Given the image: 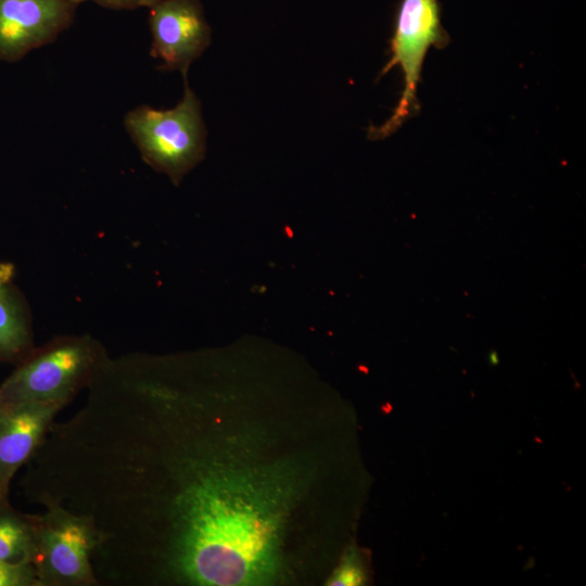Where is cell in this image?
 I'll return each instance as SVG.
<instances>
[{
    "mask_svg": "<svg viewBox=\"0 0 586 586\" xmlns=\"http://www.w3.org/2000/svg\"><path fill=\"white\" fill-rule=\"evenodd\" d=\"M105 360L102 345L89 335L56 337L34 347L0 384V405L23 402L65 405L90 384Z\"/></svg>",
    "mask_w": 586,
    "mask_h": 586,
    "instance_id": "cell-1",
    "label": "cell"
},
{
    "mask_svg": "<svg viewBox=\"0 0 586 586\" xmlns=\"http://www.w3.org/2000/svg\"><path fill=\"white\" fill-rule=\"evenodd\" d=\"M184 92L168 110L140 105L129 111L124 125L142 160L179 186L205 156L206 127L201 101L183 76Z\"/></svg>",
    "mask_w": 586,
    "mask_h": 586,
    "instance_id": "cell-2",
    "label": "cell"
},
{
    "mask_svg": "<svg viewBox=\"0 0 586 586\" xmlns=\"http://www.w3.org/2000/svg\"><path fill=\"white\" fill-rule=\"evenodd\" d=\"M449 42L450 38L441 23L437 0H402L390 41V59L379 77L398 66L403 73L404 88L391 116L382 125L367 129L370 140L392 136L404 123L419 114L417 93L424 59L431 48L444 49Z\"/></svg>",
    "mask_w": 586,
    "mask_h": 586,
    "instance_id": "cell-3",
    "label": "cell"
},
{
    "mask_svg": "<svg viewBox=\"0 0 586 586\" xmlns=\"http://www.w3.org/2000/svg\"><path fill=\"white\" fill-rule=\"evenodd\" d=\"M36 519L37 552L34 564L41 586L98 584L92 556L99 537L91 520L60 505L44 502Z\"/></svg>",
    "mask_w": 586,
    "mask_h": 586,
    "instance_id": "cell-4",
    "label": "cell"
},
{
    "mask_svg": "<svg viewBox=\"0 0 586 586\" xmlns=\"http://www.w3.org/2000/svg\"><path fill=\"white\" fill-rule=\"evenodd\" d=\"M151 54L164 71L187 76L208 48L212 30L199 0H157L150 8Z\"/></svg>",
    "mask_w": 586,
    "mask_h": 586,
    "instance_id": "cell-5",
    "label": "cell"
},
{
    "mask_svg": "<svg viewBox=\"0 0 586 586\" xmlns=\"http://www.w3.org/2000/svg\"><path fill=\"white\" fill-rule=\"evenodd\" d=\"M73 0H0V60L14 63L53 42L74 22Z\"/></svg>",
    "mask_w": 586,
    "mask_h": 586,
    "instance_id": "cell-6",
    "label": "cell"
},
{
    "mask_svg": "<svg viewBox=\"0 0 586 586\" xmlns=\"http://www.w3.org/2000/svg\"><path fill=\"white\" fill-rule=\"evenodd\" d=\"M58 403H9L0 405V485L9 491L18 469L41 445L58 412Z\"/></svg>",
    "mask_w": 586,
    "mask_h": 586,
    "instance_id": "cell-7",
    "label": "cell"
},
{
    "mask_svg": "<svg viewBox=\"0 0 586 586\" xmlns=\"http://www.w3.org/2000/svg\"><path fill=\"white\" fill-rule=\"evenodd\" d=\"M33 349L29 305L14 282V266L0 263V360L20 362Z\"/></svg>",
    "mask_w": 586,
    "mask_h": 586,
    "instance_id": "cell-8",
    "label": "cell"
},
{
    "mask_svg": "<svg viewBox=\"0 0 586 586\" xmlns=\"http://www.w3.org/2000/svg\"><path fill=\"white\" fill-rule=\"evenodd\" d=\"M37 552L36 519L0 504V561L27 563Z\"/></svg>",
    "mask_w": 586,
    "mask_h": 586,
    "instance_id": "cell-9",
    "label": "cell"
},
{
    "mask_svg": "<svg viewBox=\"0 0 586 586\" xmlns=\"http://www.w3.org/2000/svg\"><path fill=\"white\" fill-rule=\"evenodd\" d=\"M41 586L33 562L0 561V586Z\"/></svg>",
    "mask_w": 586,
    "mask_h": 586,
    "instance_id": "cell-10",
    "label": "cell"
},
{
    "mask_svg": "<svg viewBox=\"0 0 586 586\" xmlns=\"http://www.w3.org/2000/svg\"><path fill=\"white\" fill-rule=\"evenodd\" d=\"M365 581L362 562L355 549L344 556L342 563L329 579V585H360Z\"/></svg>",
    "mask_w": 586,
    "mask_h": 586,
    "instance_id": "cell-11",
    "label": "cell"
},
{
    "mask_svg": "<svg viewBox=\"0 0 586 586\" xmlns=\"http://www.w3.org/2000/svg\"><path fill=\"white\" fill-rule=\"evenodd\" d=\"M76 4L92 1L101 7L113 10H135L138 8H151L157 0H73Z\"/></svg>",
    "mask_w": 586,
    "mask_h": 586,
    "instance_id": "cell-12",
    "label": "cell"
},
{
    "mask_svg": "<svg viewBox=\"0 0 586 586\" xmlns=\"http://www.w3.org/2000/svg\"><path fill=\"white\" fill-rule=\"evenodd\" d=\"M8 491L0 485V504L7 501Z\"/></svg>",
    "mask_w": 586,
    "mask_h": 586,
    "instance_id": "cell-13",
    "label": "cell"
}]
</instances>
